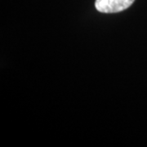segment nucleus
<instances>
[{"label": "nucleus", "mask_w": 147, "mask_h": 147, "mask_svg": "<svg viewBox=\"0 0 147 147\" xmlns=\"http://www.w3.org/2000/svg\"><path fill=\"white\" fill-rule=\"evenodd\" d=\"M135 0H96V10L102 13H116L128 8Z\"/></svg>", "instance_id": "1"}]
</instances>
